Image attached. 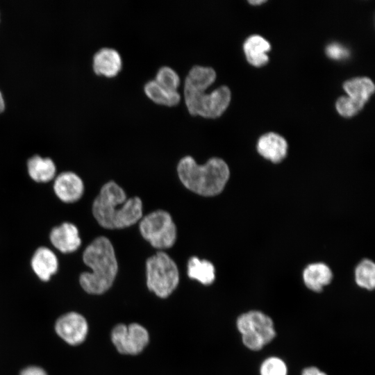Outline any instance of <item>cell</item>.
<instances>
[{
	"label": "cell",
	"instance_id": "obj_15",
	"mask_svg": "<svg viewBox=\"0 0 375 375\" xmlns=\"http://www.w3.org/2000/svg\"><path fill=\"white\" fill-rule=\"evenodd\" d=\"M269 42L259 35L249 36L243 44L247 61L256 67L265 65L269 60L267 52L270 50Z\"/></svg>",
	"mask_w": 375,
	"mask_h": 375
},
{
	"label": "cell",
	"instance_id": "obj_16",
	"mask_svg": "<svg viewBox=\"0 0 375 375\" xmlns=\"http://www.w3.org/2000/svg\"><path fill=\"white\" fill-rule=\"evenodd\" d=\"M216 78L211 67L194 65L188 72L184 83V91L203 92Z\"/></svg>",
	"mask_w": 375,
	"mask_h": 375
},
{
	"label": "cell",
	"instance_id": "obj_12",
	"mask_svg": "<svg viewBox=\"0 0 375 375\" xmlns=\"http://www.w3.org/2000/svg\"><path fill=\"white\" fill-rule=\"evenodd\" d=\"M257 150L265 158L277 163L286 156L288 143L281 135L276 133H267L258 139Z\"/></svg>",
	"mask_w": 375,
	"mask_h": 375
},
{
	"label": "cell",
	"instance_id": "obj_2",
	"mask_svg": "<svg viewBox=\"0 0 375 375\" xmlns=\"http://www.w3.org/2000/svg\"><path fill=\"white\" fill-rule=\"evenodd\" d=\"M84 263L91 269L80 275L79 283L88 293L101 294L112 285L118 271L115 250L104 236L95 238L84 250Z\"/></svg>",
	"mask_w": 375,
	"mask_h": 375
},
{
	"label": "cell",
	"instance_id": "obj_30",
	"mask_svg": "<svg viewBox=\"0 0 375 375\" xmlns=\"http://www.w3.org/2000/svg\"><path fill=\"white\" fill-rule=\"evenodd\" d=\"M265 1H262V0H258V1H249V3H251V4H253V5H258V4H261L262 3H264Z\"/></svg>",
	"mask_w": 375,
	"mask_h": 375
},
{
	"label": "cell",
	"instance_id": "obj_18",
	"mask_svg": "<svg viewBox=\"0 0 375 375\" xmlns=\"http://www.w3.org/2000/svg\"><path fill=\"white\" fill-rule=\"evenodd\" d=\"M188 275L190 278L208 285L215 281V267L208 260H200L197 257L193 256L188 260Z\"/></svg>",
	"mask_w": 375,
	"mask_h": 375
},
{
	"label": "cell",
	"instance_id": "obj_5",
	"mask_svg": "<svg viewBox=\"0 0 375 375\" xmlns=\"http://www.w3.org/2000/svg\"><path fill=\"white\" fill-rule=\"evenodd\" d=\"M139 228L142 236L154 248L168 249L176 242V225L169 213L165 210H156L144 217Z\"/></svg>",
	"mask_w": 375,
	"mask_h": 375
},
{
	"label": "cell",
	"instance_id": "obj_14",
	"mask_svg": "<svg viewBox=\"0 0 375 375\" xmlns=\"http://www.w3.org/2000/svg\"><path fill=\"white\" fill-rule=\"evenodd\" d=\"M333 278L331 269L324 263L308 265L303 270V279L306 287L313 292H319Z\"/></svg>",
	"mask_w": 375,
	"mask_h": 375
},
{
	"label": "cell",
	"instance_id": "obj_21",
	"mask_svg": "<svg viewBox=\"0 0 375 375\" xmlns=\"http://www.w3.org/2000/svg\"><path fill=\"white\" fill-rule=\"evenodd\" d=\"M355 280L359 287L372 290L375 286L374 263L368 259L362 260L356 268Z\"/></svg>",
	"mask_w": 375,
	"mask_h": 375
},
{
	"label": "cell",
	"instance_id": "obj_20",
	"mask_svg": "<svg viewBox=\"0 0 375 375\" xmlns=\"http://www.w3.org/2000/svg\"><path fill=\"white\" fill-rule=\"evenodd\" d=\"M144 90L147 96L154 102L172 106L176 105L181 99L179 92L167 90L160 85L155 80L147 81L144 86Z\"/></svg>",
	"mask_w": 375,
	"mask_h": 375
},
{
	"label": "cell",
	"instance_id": "obj_26",
	"mask_svg": "<svg viewBox=\"0 0 375 375\" xmlns=\"http://www.w3.org/2000/svg\"><path fill=\"white\" fill-rule=\"evenodd\" d=\"M242 335L244 344L251 350L259 351L265 346L262 339L256 332H250Z\"/></svg>",
	"mask_w": 375,
	"mask_h": 375
},
{
	"label": "cell",
	"instance_id": "obj_4",
	"mask_svg": "<svg viewBox=\"0 0 375 375\" xmlns=\"http://www.w3.org/2000/svg\"><path fill=\"white\" fill-rule=\"evenodd\" d=\"M147 285L160 298H166L176 289L179 273L175 262L163 251H158L146 261Z\"/></svg>",
	"mask_w": 375,
	"mask_h": 375
},
{
	"label": "cell",
	"instance_id": "obj_22",
	"mask_svg": "<svg viewBox=\"0 0 375 375\" xmlns=\"http://www.w3.org/2000/svg\"><path fill=\"white\" fill-rule=\"evenodd\" d=\"M154 80L160 85L171 91L177 90L180 84V77L178 73L169 66L160 67Z\"/></svg>",
	"mask_w": 375,
	"mask_h": 375
},
{
	"label": "cell",
	"instance_id": "obj_29",
	"mask_svg": "<svg viewBox=\"0 0 375 375\" xmlns=\"http://www.w3.org/2000/svg\"><path fill=\"white\" fill-rule=\"evenodd\" d=\"M6 103L1 92L0 91V113L5 110Z\"/></svg>",
	"mask_w": 375,
	"mask_h": 375
},
{
	"label": "cell",
	"instance_id": "obj_13",
	"mask_svg": "<svg viewBox=\"0 0 375 375\" xmlns=\"http://www.w3.org/2000/svg\"><path fill=\"white\" fill-rule=\"evenodd\" d=\"M31 265L33 271L42 281H48L58 269V260L55 253L46 247L38 248Z\"/></svg>",
	"mask_w": 375,
	"mask_h": 375
},
{
	"label": "cell",
	"instance_id": "obj_17",
	"mask_svg": "<svg viewBox=\"0 0 375 375\" xmlns=\"http://www.w3.org/2000/svg\"><path fill=\"white\" fill-rule=\"evenodd\" d=\"M28 173L30 177L38 183H47L54 178L56 167L49 158H42L34 155L28 160Z\"/></svg>",
	"mask_w": 375,
	"mask_h": 375
},
{
	"label": "cell",
	"instance_id": "obj_7",
	"mask_svg": "<svg viewBox=\"0 0 375 375\" xmlns=\"http://www.w3.org/2000/svg\"><path fill=\"white\" fill-rule=\"evenodd\" d=\"M111 340L117 350L123 354L140 353L149 342V333L141 325L118 324L112 329Z\"/></svg>",
	"mask_w": 375,
	"mask_h": 375
},
{
	"label": "cell",
	"instance_id": "obj_6",
	"mask_svg": "<svg viewBox=\"0 0 375 375\" xmlns=\"http://www.w3.org/2000/svg\"><path fill=\"white\" fill-rule=\"evenodd\" d=\"M185 101L192 115L207 118L219 117L228 106L231 94L226 85L217 88L212 92L184 91Z\"/></svg>",
	"mask_w": 375,
	"mask_h": 375
},
{
	"label": "cell",
	"instance_id": "obj_9",
	"mask_svg": "<svg viewBox=\"0 0 375 375\" xmlns=\"http://www.w3.org/2000/svg\"><path fill=\"white\" fill-rule=\"evenodd\" d=\"M53 190L58 198L65 203L79 200L84 192L82 179L72 172H64L54 180Z\"/></svg>",
	"mask_w": 375,
	"mask_h": 375
},
{
	"label": "cell",
	"instance_id": "obj_28",
	"mask_svg": "<svg viewBox=\"0 0 375 375\" xmlns=\"http://www.w3.org/2000/svg\"><path fill=\"white\" fill-rule=\"evenodd\" d=\"M301 375H327L325 372H322L316 367H308L305 368L301 373Z\"/></svg>",
	"mask_w": 375,
	"mask_h": 375
},
{
	"label": "cell",
	"instance_id": "obj_1",
	"mask_svg": "<svg viewBox=\"0 0 375 375\" xmlns=\"http://www.w3.org/2000/svg\"><path fill=\"white\" fill-rule=\"evenodd\" d=\"M92 214L99 224L107 229L131 226L142 215V200L127 199L123 189L114 181L104 184L92 203Z\"/></svg>",
	"mask_w": 375,
	"mask_h": 375
},
{
	"label": "cell",
	"instance_id": "obj_3",
	"mask_svg": "<svg viewBox=\"0 0 375 375\" xmlns=\"http://www.w3.org/2000/svg\"><path fill=\"white\" fill-rule=\"evenodd\" d=\"M177 172L186 188L204 197L221 193L230 175L226 162L217 157L210 158L204 165H199L192 157L185 156L177 165Z\"/></svg>",
	"mask_w": 375,
	"mask_h": 375
},
{
	"label": "cell",
	"instance_id": "obj_10",
	"mask_svg": "<svg viewBox=\"0 0 375 375\" xmlns=\"http://www.w3.org/2000/svg\"><path fill=\"white\" fill-rule=\"evenodd\" d=\"M49 239L53 246L63 253L76 251L81 244L78 228L69 222L53 228Z\"/></svg>",
	"mask_w": 375,
	"mask_h": 375
},
{
	"label": "cell",
	"instance_id": "obj_8",
	"mask_svg": "<svg viewBox=\"0 0 375 375\" xmlns=\"http://www.w3.org/2000/svg\"><path fill=\"white\" fill-rule=\"evenodd\" d=\"M56 334L68 344L76 346L86 338L88 325L85 318L76 312L61 315L54 326Z\"/></svg>",
	"mask_w": 375,
	"mask_h": 375
},
{
	"label": "cell",
	"instance_id": "obj_19",
	"mask_svg": "<svg viewBox=\"0 0 375 375\" xmlns=\"http://www.w3.org/2000/svg\"><path fill=\"white\" fill-rule=\"evenodd\" d=\"M343 88L349 97L365 103L375 90L373 81L367 77H356L345 81Z\"/></svg>",
	"mask_w": 375,
	"mask_h": 375
},
{
	"label": "cell",
	"instance_id": "obj_11",
	"mask_svg": "<svg viewBox=\"0 0 375 375\" xmlns=\"http://www.w3.org/2000/svg\"><path fill=\"white\" fill-rule=\"evenodd\" d=\"M122 67L121 55L115 49L101 48L93 56V70L98 75L113 77L119 72Z\"/></svg>",
	"mask_w": 375,
	"mask_h": 375
},
{
	"label": "cell",
	"instance_id": "obj_25",
	"mask_svg": "<svg viewBox=\"0 0 375 375\" xmlns=\"http://www.w3.org/2000/svg\"><path fill=\"white\" fill-rule=\"evenodd\" d=\"M326 55L332 59L342 60L349 55V49L341 44L333 42L326 47Z\"/></svg>",
	"mask_w": 375,
	"mask_h": 375
},
{
	"label": "cell",
	"instance_id": "obj_23",
	"mask_svg": "<svg viewBox=\"0 0 375 375\" xmlns=\"http://www.w3.org/2000/svg\"><path fill=\"white\" fill-rule=\"evenodd\" d=\"M365 103L349 96L338 99L335 107L339 114L345 117L356 115L364 107Z\"/></svg>",
	"mask_w": 375,
	"mask_h": 375
},
{
	"label": "cell",
	"instance_id": "obj_24",
	"mask_svg": "<svg viewBox=\"0 0 375 375\" xmlns=\"http://www.w3.org/2000/svg\"><path fill=\"white\" fill-rule=\"evenodd\" d=\"M260 373V375H287L288 369L281 358L270 357L262 362Z\"/></svg>",
	"mask_w": 375,
	"mask_h": 375
},
{
	"label": "cell",
	"instance_id": "obj_27",
	"mask_svg": "<svg viewBox=\"0 0 375 375\" xmlns=\"http://www.w3.org/2000/svg\"><path fill=\"white\" fill-rule=\"evenodd\" d=\"M19 375H48L46 371L38 366H28L23 369Z\"/></svg>",
	"mask_w": 375,
	"mask_h": 375
}]
</instances>
